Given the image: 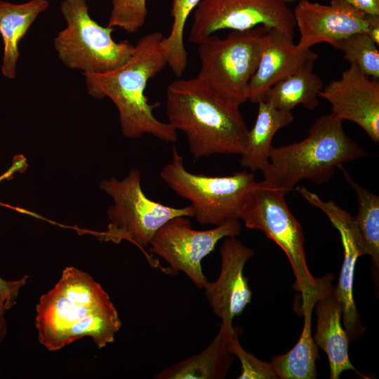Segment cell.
<instances>
[{
  "mask_svg": "<svg viewBox=\"0 0 379 379\" xmlns=\"http://www.w3.org/2000/svg\"><path fill=\"white\" fill-rule=\"evenodd\" d=\"M40 343L51 351L91 337L98 348L114 342L121 323L109 295L91 276L74 267L62 271L36 307Z\"/></svg>",
  "mask_w": 379,
  "mask_h": 379,
  "instance_id": "obj_1",
  "label": "cell"
},
{
  "mask_svg": "<svg viewBox=\"0 0 379 379\" xmlns=\"http://www.w3.org/2000/svg\"><path fill=\"white\" fill-rule=\"evenodd\" d=\"M343 121L332 113L324 114L303 140L272 147L263 180L287 194L303 180L323 184L345 163L366 157V150L344 131Z\"/></svg>",
  "mask_w": 379,
  "mask_h": 379,
  "instance_id": "obj_4",
  "label": "cell"
},
{
  "mask_svg": "<svg viewBox=\"0 0 379 379\" xmlns=\"http://www.w3.org/2000/svg\"><path fill=\"white\" fill-rule=\"evenodd\" d=\"M314 62H307L274 84L266 91L261 101L288 111L298 105L311 110L316 108L324 85L321 77L313 72Z\"/></svg>",
  "mask_w": 379,
  "mask_h": 379,
  "instance_id": "obj_22",
  "label": "cell"
},
{
  "mask_svg": "<svg viewBox=\"0 0 379 379\" xmlns=\"http://www.w3.org/2000/svg\"><path fill=\"white\" fill-rule=\"evenodd\" d=\"M297 191L312 206L318 208L328 217L338 230L344 250V258L338 283L335 287L342 307V323L349 341L361 338L365 327L361 322L353 295L354 267L357 258L365 255L354 220L348 212L333 201H324L316 193L304 186L296 187Z\"/></svg>",
  "mask_w": 379,
  "mask_h": 379,
  "instance_id": "obj_12",
  "label": "cell"
},
{
  "mask_svg": "<svg viewBox=\"0 0 379 379\" xmlns=\"http://www.w3.org/2000/svg\"><path fill=\"white\" fill-rule=\"evenodd\" d=\"M317 296L318 293L302 300L304 325L297 343L286 353L272 357L270 361L277 378H317L316 361L320 357L312 334V314Z\"/></svg>",
  "mask_w": 379,
  "mask_h": 379,
  "instance_id": "obj_21",
  "label": "cell"
},
{
  "mask_svg": "<svg viewBox=\"0 0 379 379\" xmlns=\"http://www.w3.org/2000/svg\"><path fill=\"white\" fill-rule=\"evenodd\" d=\"M48 6L47 0H30L20 4L0 1V34L4 42L1 72L6 77L15 78L19 42L38 15Z\"/></svg>",
  "mask_w": 379,
  "mask_h": 379,
  "instance_id": "obj_19",
  "label": "cell"
},
{
  "mask_svg": "<svg viewBox=\"0 0 379 379\" xmlns=\"http://www.w3.org/2000/svg\"><path fill=\"white\" fill-rule=\"evenodd\" d=\"M285 1V0H284ZM288 1H291V0H288Z\"/></svg>",
  "mask_w": 379,
  "mask_h": 379,
  "instance_id": "obj_33",
  "label": "cell"
},
{
  "mask_svg": "<svg viewBox=\"0 0 379 379\" xmlns=\"http://www.w3.org/2000/svg\"><path fill=\"white\" fill-rule=\"evenodd\" d=\"M366 34L378 46L379 44V17L375 18L372 21Z\"/></svg>",
  "mask_w": 379,
  "mask_h": 379,
  "instance_id": "obj_31",
  "label": "cell"
},
{
  "mask_svg": "<svg viewBox=\"0 0 379 379\" xmlns=\"http://www.w3.org/2000/svg\"><path fill=\"white\" fill-rule=\"evenodd\" d=\"M361 12L379 15V0H341Z\"/></svg>",
  "mask_w": 379,
  "mask_h": 379,
  "instance_id": "obj_30",
  "label": "cell"
},
{
  "mask_svg": "<svg viewBox=\"0 0 379 379\" xmlns=\"http://www.w3.org/2000/svg\"><path fill=\"white\" fill-rule=\"evenodd\" d=\"M230 350L241 362L239 379H274L276 376L270 362H266L247 352L240 344L236 329L230 338Z\"/></svg>",
  "mask_w": 379,
  "mask_h": 379,
  "instance_id": "obj_27",
  "label": "cell"
},
{
  "mask_svg": "<svg viewBox=\"0 0 379 379\" xmlns=\"http://www.w3.org/2000/svg\"><path fill=\"white\" fill-rule=\"evenodd\" d=\"M201 0H172L171 29L162 41L167 65L177 77H181L187 65V51L184 44V31L187 20Z\"/></svg>",
  "mask_w": 379,
  "mask_h": 379,
  "instance_id": "obj_24",
  "label": "cell"
},
{
  "mask_svg": "<svg viewBox=\"0 0 379 379\" xmlns=\"http://www.w3.org/2000/svg\"><path fill=\"white\" fill-rule=\"evenodd\" d=\"M293 37L280 30L267 28L258 67L248 86V100L258 103L274 84L318 56L309 49H300Z\"/></svg>",
  "mask_w": 379,
  "mask_h": 379,
  "instance_id": "obj_16",
  "label": "cell"
},
{
  "mask_svg": "<svg viewBox=\"0 0 379 379\" xmlns=\"http://www.w3.org/2000/svg\"><path fill=\"white\" fill-rule=\"evenodd\" d=\"M256 119L248 131L244 150L240 154L241 166L251 172L262 171L267 166L272 148V142L277 132L293 120L291 111L278 109L272 105L260 101L258 103Z\"/></svg>",
  "mask_w": 379,
  "mask_h": 379,
  "instance_id": "obj_20",
  "label": "cell"
},
{
  "mask_svg": "<svg viewBox=\"0 0 379 379\" xmlns=\"http://www.w3.org/2000/svg\"><path fill=\"white\" fill-rule=\"evenodd\" d=\"M27 167L28 164L25 157H24L22 154L15 155L13 157V163L11 167L6 172H4L2 175H0V182L6 179H11L17 172H24ZM0 206L15 210L16 211L21 213L27 214L36 218L38 217V218H41L40 215L22 208L13 206L7 204H4L2 202H0Z\"/></svg>",
  "mask_w": 379,
  "mask_h": 379,
  "instance_id": "obj_28",
  "label": "cell"
},
{
  "mask_svg": "<svg viewBox=\"0 0 379 379\" xmlns=\"http://www.w3.org/2000/svg\"><path fill=\"white\" fill-rule=\"evenodd\" d=\"M8 310L5 302L0 298V342L6 334V322L4 319V312Z\"/></svg>",
  "mask_w": 379,
  "mask_h": 379,
  "instance_id": "obj_32",
  "label": "cell"
},
{
  "mask_svg": "<svg viewBox=\"0 0 379 379\" xmlns=\"http://www.w3.org/2000/svg\"><path fill=\"white\" fill-rule=\"evenodd\" d=\"M100 188L114 200L107 211V230L99 233L100 239L131 242L142 251L149 246L158 230L178 216L193 217L191 205L175 208L149 199L141 187V173L133 168L126 178L104 180Z\"/></svg>",
  "mask_w": 379,
  "mask_h": 379,
  "instance_id": "obj_9",
  "label": "cell"
},
{
  "mask_svg": "<svg viewBox=\"0 0 379 379\" xmlns=\"http://www.w3.org/2000/svg\"><path fill=\"white\" fill-rule=\"evenodd\" d=\"M66 27L53 40L58 58L67 67L85 73L102 74L124 65L135 46L128 41H115L114 28L96 22L86 0H64L60 4Z\"/></svg>",
  "mask_w": 379,
  "mask_h": 379,
  "instance_id": "obj_7",
  "label": "cell"
},
{
  "mask_svg": "<svg viewBox=\"0 0 379 379\" xmlns=\"http://www.w3.org/2000/svg\"><path fill=\"white\" fill-rule=\"evenodd\" d=\"M319 98L331 105L341 120L357 124L376 144L379 142V81L350 63L340 79L323 87Z\"/></svg>",
  "mask_w": 379,
  "mask_h": 379,
  "instance_id": "obj_14",
  "label": "cell"
},
{
  "mask_svg": "<svg viewBox=\"0 0 379 379\" xmlns=\"http://www.w3.org/2000/svg\"><path fill=\"white\" fill-rule=\"evenodd\" d=\"M286 194L264 180L256 182L244 199L239 219L246 227L263 232L283 250L295 277L293 288L302 300L317 291L319 279L314 277L307 267L302 228L288 208Z\"/></svg>",
  "mask_w": 379,
  "mask_h": 379,
  "instance_id": "obj_8",
  "label": "cell"
},
{
  "mask_svg": "<svg viewBox=\"0 0 379 379\" xmlns=\"http://www.w3.org/2000/svg\"><path fill=\"white\" fill-rule=\"evenodd\" d=\"M164 38L159 32L149 33L138 40L131 58L122 66L102 74H83L89 95L96 99L109 98L114 102L126 138L150 134L165 142L177 140L173 126L159 121L153 113L159 104L150 103L145 95L148 81L167 65Z\"/></svg>",
  "mask_w": 379,
  "mask_h": 379,
  "instance_id": "obj_2",
  "label": "cell"
},
{
  "mask_svg": "<svg viewBox=\"0 0 379 379\" xmlns=\"http://www.w3.org/2000/svg\"><path fill=\"white\" fill-rule=\"evenodd\" d=\"M27 277L18 281H5L0 278V298L9 309L15 302L20 288L25 284Z\"/></svg>",
  "mask_w": 379,
  "mask_h": 379,
  "instance_id": "obj_29",
  "label": "cell"
},
{
  "mask_svg": "<svg viewBox=\"0 0 379 379\" xmlns=\"http://www.w3.org/2000/svg\"><path fill=\"white\" fill-rule=\"evenodd\" d=\"M166 114L168 123L185 134L195 159L215 154H241L244 150L249 130L239 107L197 77L168 84Z\"/></svg>",
  "mask_w": 379,
  "mask_h": 379,
  "instance_id": "obj_3",
  "label": "cell"
},
{
  "mask_svg": "<svg viewBox=\"0 0 379 379\" xmlns=\"http://www.w3.org/2000/svg\"><path fill=\"white\" fill-rule=\"evenodd\" d=\"M160 177L176 194L190 201L199 223L215 226L240 220L244 199L256 183L254 173L246 171L227 176L192 173L175 147Z\"/></svg>",
  "mask_w": 379,
  "mask_h": 379,
  "instance_id": "obj_6",
  "label": "cell"
},
{
  "mask_svg": "<svg viewBox=\"0 0 379 379\" xmlns=\"http://www.w3.org/2000/svg\"><path fill=\"white\" fill-rule=\"evenodd\" d=\"M293 14L300 32L296 44L300 49L320 43L335 48L351 34L366 33L372 21L379 17L366 14L341 0H331L330 5L300 0Z\"/></svg>",
  "mask_w": 379,
  "mask_h": 379,
  "instance_id": "obj_13",
  "label": "cell"
},
{
  "mask_svg": "<svg viewBox=\"0 0 379 379\" xmlns=\"http://www.w3.org/2000/svg\"><path fill=\"white\" fill-rule=\"evenodd\" d=\"M258 26L293 36V12L284 0H201L194 12L188 41L199 44L222 29L244 31Z\"/></svg>",
  "mask_w": 379,
  "mask_h": 379,
  "instance_id": "obj_10",
  "label": "cell"
},
{
  "mask_svg": "<svg viewBox=\"0 0 379 379\" xmlns=\"http://www.w3.org/2000/svg\"><path fill=\"white\" fill-rule=\"evenodd\" d=\"M235 328L232 322L222 321L211 344L200 353L166 367L154 378L220 379L225 378L234 361L230 338Z\"/></svg>",
  "mask_w": 379,
  "mask_h": 379,
  "instance_id": "obj_18",
  "label": "cell"
},
{
  "mask_svg": "<svg viewBox=\"0 0 379 379\" xmlns=\"http://www.w3.org/2000/svg\"><path fill=\"white\" fill-rule=\"evenodd\" d=\"M187 218H173L160 227L150 241L149 251L164 258L173 270L184 272L198 288H204L208 281L203 273L202 260L220 239L238 236L241 226L236 220L211 230H196Z\"/></svg>",
  "mask_w": 379,
  "mask_h": 379,
  "instance_id": "obj_11",
  "label": "cell"
},
{
  "mask_svg": "<svg viewBox=\"0 0 379 379\" xmlns=\"http://www.w3.org/2000/svg\"><path fill=\"white\" fill-rule=\"evenodd\" d=\"M339 169L357 194L358 210L354 220L365 255H368L371 258L375 279L376 277L378 279L379 196L365 189L353 180L343 166L339 167Z\"/></svg>",
  "mask_w": 379,
  "mask_h": 379,
  "instance_id": "obj_23",
  "label": "cell"
},
{
  "mask_svg": "<svg viewBox=\"0 0 379 379\" xmlns=\"http://www.w3.org/2000/svg\"><path fill=\"white\" fill-rule=\"evenodd\" d=\"M378 45L366 32L351 34L340 41L335 48L341 51L344 58L355 64L366 75L379 78Z\"/></svg>",
  "mask_w": 379,
  "mask_h": 379,
  "instance_id": "obj_25",
  "label": "cell"
},
{
  "mask_svg": "<svg viewBox=\"0 0 379 379\" xmlns=\"http://www.w3.org/2000/svg\"><path fill=\"white\" fill-rule=\"evenodd\" d=\"M221 268L215 281H208L206 296L214 314L222 321L232 322L251 302L252 291L244 274L246 262L253 256L252 248L236 237H225L220 247Z\"/></svg>",
  "mask_w": 379,
  "mask_h": 379,
  "instance_id": "obj_15",
  "label": "cell"
},
{
  "mask_svg": "<svg viewBox=\"0 0 379 379\" xmlns=\"http://www.w3.org/2000/svg\"><path fill=\"white\" fill-rule=\"evenodd\" d=\"M333 276L320 278L318 297L315 302L317 314L314 343L328 356L330 378L338 379L343 372L355 369L350 362L349 339L342 323V307L335 288L331 281Z\"/></svg>",
  "mask_w": 379,
  "mask_h": 379,
  "instance_id": "obj_17",
  "label": "cell"
},
{
  "mask_svg": "<svg viewBox=\"0 0 379 379\" xmlns=\"http://www.w3.org/2000/svg\"><path fill=\"white\" fill-rule=\"evenodd\" d=\"M267 27L213 34L199 44L200 69L196 77L220 98L240 106L248 100L250 81L258 65Z\"/></svg>",
  "mask_w": 379,
  "mask_h": 379,
  "instance_id": "obj_5",
  "label": "cell"
},
{
  "mask_svg": "<svg viewBox=\"0 0 379 379\" xmlns=\"http://www.w3.org/2000/svg\"><path fill=\"white\" fill-rule=\"evenodd\" d=\"M147 16V0H112L107 26L133 34L144 25Z\"/></svg>",
  "mask_w": 379,
  "mask_h": 379,
  "instance_id": "obj_26",
  "label": "cell"
}]
</instances>
